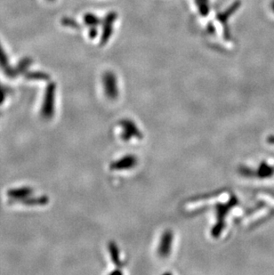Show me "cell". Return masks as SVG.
<instances>
[{
  "label": "cell",
  "mask_w": 274,
  "mask_h": 275,
  "mask_svg": "<svg viewBox=\"0 0 274 275\" xmlns=\"http://www.w3.org/2000/svg\"><path fill=\"white\" fill-rule=\"evenodd\" d=\"M55 93H56V85L54 83H49L45 91L44 101L41 108V115L45 119H50L54 117Z\"/></svg>",
  "instance_id": "obj_1"
},
{
  "label": "cell",
  "mask_w": 274,
  "mask_h": 275,
  "mask_svg": "<svg viewBox=\"0 0 274 275\" xmlns=\"http://www.w3.org/2000/svg\"><path fill=\"white\" fill-rule=\"evenodd\" d=\"M34 189L29 186L19 187L10 189L7 192V197L13 202H19L21 200L24 199L26 197L33 195Z\"/></svg>",
  "instance_id": "obj_2"
},
{
  "label": "cell",
  "mask_w": 274,
  "mask_h": 275,
  "mask_svg": "<svg viewBox=\"0 0 274 275\" xmlns=\"http://www.w3.org/2000/svg\"><path fill=\"white\" fill-rule=\"evenodd\" d=\"M0 68L5 72V75L8 78L14 79L15 77L19 76L16 68H12L10 66L8 57H7L5 50L2 47L1 45H0Z\"/></svg>",
  "instance_id": "obj_3"
},
{
  "label": "cell",
  "mask_w": 274,
  "mask_h": 275,
  "mask_svg": "<svg viewBox=\"0 0 274 275\" xmlns=\"http://www.w3.org/2000/svg\"><path fill=\"white\" fill-rule=\"evenodd\" d=\"M19 202L25 206H45L48 203L49 198L46 195H42V196L30 195V196L26 197L24 199L21 200Z\"/></svg>",
  "instance_id": "obj_4"
},
{
  "label": "cell",
  "mask_w": 274,
  "mask_h": 275,
  "mask_svg": "<svg viewBox=\"0 0 274 275\" xmlns=\"http://www.w3.org/2000/svg\"><path fill=\"white\" fill-rule=\"evenodd\" d=\"M24 77L29 80H49L50 76L49 74L43 71H27L25 72Z\"/></svg>",
  "instance_id": "obj_5"
},
{
  "label": "cell",
  "mask_w": 274,
  "mask_h": 275,
  "mask_svg": "<svg viewBox=\"0 0 274 275\" xmlns=\"http://www.w3.org/2000/svg\"><path fill=\"white\" fill-rule=\"evenodd\" d=\"M62 24L66 26V27H70V28H74V29H78V23L76 21H74L71 18L68 17H64L62 20Z\"/></svg>",
  "instance_id": "obj_6"
},
{
  "label": "cell",
  "mask_w": 274,
  "mask_h": 275,
  "mask_svg": "<svg viewBox=\"0 0 274 275\" xmlns=\"http://www.w3.org/2000/svg\"><path fill=\"white\" fill-rule=\"evenodd\" d=\"M10 93L9 89L0 84V105L4 103L7 94Z\"/></svg>",
  "instance_id": "obj_7"
},
{
  "label": "cell",
  "mask_w": 274,
  "mask_h": 275,
  "mask_svg": "<svg viewBox=\"0 0 274 275\" xmlns=\"http://www.w3.org/2000/svg\"><path fill=\"white\" fill-rule=\"evenodd\" d=\"M85 23L88 25H96L99 23V21L97 17H95L94 15L88 14L85 16Z\"/></svg>",
  "instance_id": "obj_8"
},
{
  "label": "cell",
  "mask_w": 274,
  "mask_h": 275,
  "mask_svg": "<svg viewBox=\"0 0 274 275\" xmlns=\"http://www.w3.org/2000/svg\"><path fill=\"white\" fill-rule=\"evenodd\" d=\"M272 8H273V10L274 11V1L272 3Z\"/></svg>",
  "instance_id": "obj_9"
},
{
  "label": "cell",
  "mask_w": 274,
  "mask_h": 275,
  "mask_svg": "<svg viewBox=\"0 0 274 275\" xmlns=\"http://www.w3.org/2000/svg\"><path fill=\"white\" fill-rule=\"evenodd\" d=\"M47 1H50V2H53L54 0H47Z\"/></svg>",
  "instance_id": "obj_10"
}]
</instances>
